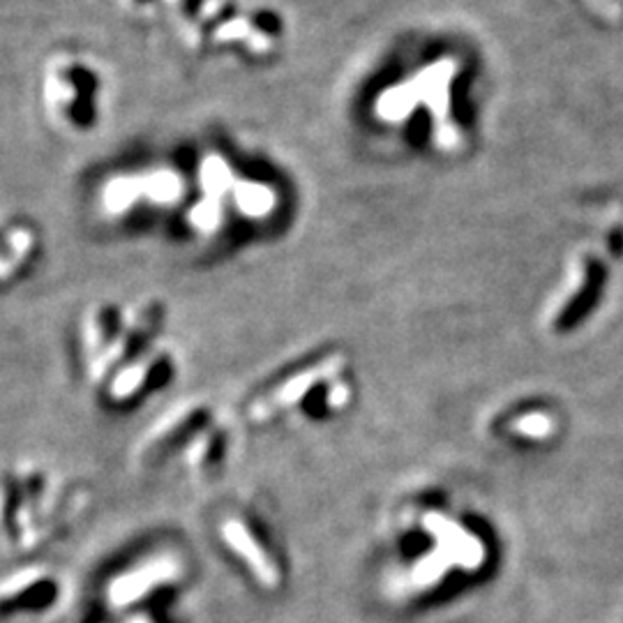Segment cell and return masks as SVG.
Here are the masks:
<instances>
[{
	"instance_id": "obj_7",
	"label": "cell",
	"mask_w": 623,
	"mask_h": 623,
	"mask_svg": "<svg viewBox=\"0 0 623 623\" xmlns=\"http://www.w3.org/2000/svg\"><path fill=\"white\" fill-rule=\"evenodd\" d=\"M513 430L517 434H527V437H543L550 432V420H547L545 416H525V418H519L513 422Z\"/></svg>"
},
{
	"instance_id": "obj_3",
	"label": "cell",
	"mask_w": 623,
	"mask_h": 623,
	"mask_svg": "<svg viewBox=\"0 0 623 623\" xmlns=\"http://www.w3.org/2000/svg\"><path fill=\"white\" fill-rule=\"evenodd\" d=\"M58 595V587L46 576H37L0 589V619L14 616L17 612H40L52 605Z\"/></svg>"
},
{
	"instance_id": "obj_8",
	"label": "cell",
	"mask_w": 623,
	"mask_h": 623,
	"mask_svg": "<svg viewBox=\"0 0 623 623\" xmlns=\"http://www.w3.org/2000/svg\"><path fill=\"white\" fill-rule=\"evenodd\" d=\"M587 6L605 21H619L623 17L621 0H587Z\"/></svg>"
},
{
	"instance_id": "obj_6",
	"label": "cell",
	"mask_w": 623,
	"mask_h": 623,
	"mask_svg": "<svg viewBox=\"0 0 623 623\" xmlns=\"http://www.w3.org/2000/svg\"><path fill=\"white\" fill-rule=\"evenodd\" d=\"M173 570H176V566H173L171 561L148 566L141 576L137 572V576H132V580H125L122 587H118V593H122L120 601L125 603V601H130V598H137V593H143L148 587H153L160 580H167L169 576H173Z\"/></svg>"
},
{
	"instance_id": "obj_2",
	"label": "cell",
	"mask_w": 623,
	"mask_h": 623,
	"mask_svg": "<svg viewBox=\"0 0 623 623\" xmlns=\"http://www.w3.org/2000/svg\"><path fill=\"white\" fill-rule=\"evenodd\" d=\"M342 367H344V361H342L340 356H335V358H331V361H323V363L310 367L308 372H301V374H298V377H293L291 382L282 384L276 393H272V395L268 397V400L259 402V405L255 407V413H253V416H255V418H266L268 413H276L278 409H284V407L296 405L298 400H301L303 395H308L310 388H314V386L321 384L323 379L333 377V374H337Z\"/></svg>"
},
{
	"instance_id": "obj_4",
	"label": "cell",
	"mask_w": 623,
	"mask_h": 623,
	"mask_svg": "<svg viewBox=\"0 0 623 623\" xmlns=\"http://www.w3.org/2000/svg\"><path fill=\"white\" fill-rule=\"evenodd\" d=\"M222 536H224V540H227V545L232 547V550L238 557H243V561L249 566V570L255 572L257 580L264 587H270V589L278 587L280 578H278L276 566H272L270 559L264 555V550L257 545L253 534H249L243 527V522H238V519H227V522H224Z\"/></svg>"
},
{
	"instance_id": "obj_5",
	"label": "cell",
	"mask_w": 623,
	"mask_h": 623,
	"mask_svg": "<svg viewBox=\"0 0 623 623\" xmlns=\"http://www.w3.org/2000/svg\"><path fill=\"white\" fill-rule=\"evenodd\" d=\"M426 527L441 538V545L451 547L455 559L464 568H479L483 563V547L476 543V538H469L462 529H458L453 522L443 519L441 515H428Z\"/></svg>"
},
{
	"instance_id": "obj_1",
	"label": "cell",
	"mask_w": 623,
	"mask_h": 623,
	"mask_svg": "<svg viewBox=\"0 0 623 623\" xmlns=\"http://www.w3.org/2000/svg\"><path fill=\"white\" fill-rule=\"evenodd\" d=\"M95 72L79 58L61 56L44 74V103L56 120L72 130H86L95 118Z\"/></svg>"
}]
</instances>
